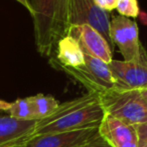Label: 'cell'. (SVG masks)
<instances>
[{"label":"cell","mask_w":147,"mask_h":147,"mask_svg":"<svg viewBox=\"0 0 147 147\" xmlns=\"http://www.w3.org/2000/svg\"><path fill=\"white\" fill-rule=\"evenodd\" d=\"M99 134L112 147H137L139 137L136 127L111 115L105 114L98 127Z\"/></svg>","instance_id":"obj_9"},{"label":"cell","mask_w":147,"mask_h":147,"mask_svg":"<svg viewBox=\"0 0 147 147\" xmlns=\"http://www.w3.org/2000/svg\"><path fill=\"white\" fill-rule=\"evenodd\" d=\"M98 133V127L75 131L34 135L26 141L24 147H74L87 141Z\"/></svg>","instance_id":"obj_11"},{"label":"cell","mask_w":147,"mask_h":147,"mask_svg":"<svg viewBox=\"0 0 147 147\" xmlns=\"http://www.w3.org/2000/svg\"><path fill=\"white\" fill-rule=\"evenodd\" d=\"M10 105H11L10 102H6V101H4V100H0V111H6V112H7L10 108Z\"/></svg>","instance_id":"obj_19"},{"label":"cell","mask_w":147,"mask_h":147,"mask_svg":"<svg viewBox=\"0 0 147 147\" xmlns=\"http://www.w3.org/2000/svg\"><path fill=\"white\" fill-rule=\"evenodd\" d=\"M145 23H146V24H147V21H146V22H145Z\"/></svg>","instance_id":"obj_24"},{"label":"cell","mask_w":147,"mask_h":147,"mask_svg":"<svg viewBox=\"0 0 147 147\" xmlns=\"http://www.w3.org/2000/svg\"><path fill=\"white\" fill-rule=\"evenodd\" d=\"M68 34L77 39L83 52L103 60L108 64L113 60L110 45L103 37V35L92 26L87 24L71 26L68 31Z\"/></svg>","instance_id":"obj_8"},{"label":"cell","mask_w":147,"mask_h":147,"mask_svg":"<svg viewBox=\"0 0 147 147\" xmlns=\"http://www.w3.org/2000/svg\"><path fill=\"white\" fill-rule=\"evenodd\" d=\"M38 120H19L0 115V147L25 143L36 134Z\"/></svg>","instance_id":"obj_10"},{"label":"cell","mask_w":147,"mask_h":147,"mask_svg":"<svg viewBox=\"0 0 147 147\" xmlns=\"http://www.w3.org/2000/svg\"><path fill=\"white\" fill-rule=\"evenodd\" d=\"M135 127L137 130L139 139H142L147 142V123L139 124V125H136Z\"/></svg>","instance_id":"obj_18"},{"label":"cell","mask_w":147,"mask_h":147,"mask_svg":"<svg viewBox=\"0 0 147 147\" xmlns=\"http://www.w3.org/2000/svg\"><path fill=\"white\" fill-rule=\"evenodd\" d=\"M140 93H141L142 97H143L144 101L147 103V88L146 89H143V90H140Z\"/></svg>","instance_id":"obj_21"},{"label":"cell","mask_w":147,"mask_h":147,"mask_svg":"<svg viewBox=\"0 0 147 147\" xmlns=\"http://www.w3.org/2000/svg\"><path fill=\"white\" fill-rule=\"evenodd\" d=\"M57 65L68 68H80L85 65L84 52L76 38L67 34L57 44Z\"/></svg>","instance_id":"obj_12"},{"label":"cell","mask_w":147,"mask_h":147,"mask_svg":"<svg viewBox=\"0 0 147 147\" xmlns=\"http://www.w3.org/2000/svg\"><path fill=\"white\" fill-rule=\"evenodd\" d=\"M7 112L9 113L8 115L19 120H37L29 97L16 99L11 103Z\"/></svg>","instance_id":"obj_14"},{"label":"cell","mask_w":147,"mask_h":147,"mask_svg":"<svg viewBox=\"0 0 147 147\" xmlns=\"http://www.w3.org/2000/svg\"><path fill=\"white\" fill-rule=\"evenodd\" d=\"M26 143V142H25ZM25 143H22V144H18V145H13V146H7V147H24Z\"/></svg>","instance_id":"obj_23"},{"label":"cell","mask_w":147,"mask_h":147,"mask_svg":"<svg viewBox=\"0 0 147 147\" xmlns=\"http://www.w3.org/2000/svg\"><path fill=\"white\" fill-rule=\"evenodd\" d=\"M96 5L105 11H111L115 9L117 0H94Z\"/></svg>","instance_id":"obj_17"},{"label":"cell","mask_w":147,"mask_h":147,"mask_svg":"<svg viewBox=\"0 0 147 147\" xmlns=\"http://www.w3.org/2000/svg\"><path fill=\"white\" fill-rule=\"evenodd\" d=\"M16 1L19 2L21 5H23L24 7L28 10V12L31 14V7H30V4H29V1H28V0H16Z\"/></svg>","instance_id":"obj_20"},{"label":"cell","mask_w":147,"mask_h":147,"mask_svg":"<svg viewBox=\"0 0 147 147\" xmlns=\"http://www.w3.org/2000/svg\"><path fill=\"white\" fill-rule=\"evenodd\" d=\"M110 15L101 9L94 0H68V23L71 26H92L103 35L111 49L114 44L110 38Z\"/></svg>","instance_id":"obj_6"},{"label":"cell","mask_w":147,"mask_h":147,"mask_svg":"<svg viewBox=\"0 0 147 147\" xmlns=\"http://www.w3.org/2000/svg\"><path fill=\"white\" fill-rule=\"evenodd\" d=\"M110 38L118 46L124 61L147 62V53L139 40L138 25L134 20L122 15L113 17L110 22Z\"/></svg>","instance_id":"obj_5"},{"label":"cell","mask_w":147,"mask_h":147,"mask_svg":"<svg viewBox=\"0 0 147 147\" xmlns=\"http://www.w3.org/2000/svg\"><path fill=\"white\" fill-rule=\"evenodd\" d=\"M85 65L80 68H68L57 65L76 81L81 83L88 92L101 94L116 87V81L109 64L84 52Z\"/></svg>","instance_id":"obj_4"},{"label":"cell","mask_w":147,"mask_h":147,"mask_svg":"<svg viewBox=\"0 0 147 147\" xmlns=\"http://www.w3.org/2000/svg\"><path fill=\"white\" fill-rule=\"evenodd\" d=\"M6 147H7V146H6Z\"/></svg>","instance_id":"obj_25"},{"label":"cell","mask_w":147,"mask_h":147,"mask_svg":"<svg viewBox=\"0 0 147 147\" xmlns=\"http://www.w3.org/2000/svg\"><path fill=\"white\" fill-rule=\"evenodd\" d=\"M34 37L41 56L51 57L57 42L68 34V0H28Z\"/></svg>","instance_id":"obj_2"},{"label":"cell","mask_w":147,"mask_h":147,"mask_svg":"<svg viewBox=\"0 0 147 147\" xmlns=\"http://www.w3.org/2000/svg\"><path fill=\"white\" fill-rule=\"evenodd\" d=\"M116 81V89L143 90L147 88V62L112 60L109 63Z\"/></svg>","instance_id":"obj_7"},{"label":"cell","mask_w":147,"mask_h":147,"mask_svg":"<svg viewBox=\"0 0 147 147\" xmlns=\"http://www.w3.org/2000/svg\"><path fill=\"white\" fill-rule=\"evenodd\" d=\"M29 99L37 120L49 117L59 106V101L51 95H44L40 93V94L30 96Z\"/></svg>","instance_id":"obj_13"},{"label":"cell","mask_w":147,"mask_h":147,"mask_svg":"<svg viewBox=\"0 0 147 147\" xmlns=\"http://www.w3.org/2000/svg\"><path fill=\"white\" fill-rule=\"evenodd\" d=\"M105 114L129 125L147 123V103L139 90L110 89L99 94Z\"/></svg>","instance_id":"obj_3"},{"label":"cell","mask_w":147,"mask_h":147,"mask_svg":"<svg viewBox=\"0 0 147 147\" xmlns=\"http://www.w3.org/2000/svg\"><path fill=\"white\" fill-rule=\"evenodd\" d=\"M137 147H147V142L144 141V140H142V139H139Z\"/></svg>","instance_id":"obj_22"},{"label":"cell","mask_w":147,"mask_h":147,"mask_svg":"<svg viewBox=\"0 0 147 147\" xmlns=\"http://www.w3.org/2000/svg\"><path fill=\"white\" fill-rule=\"evenodd\" d=\"M116 9H117L119 15L125 16L128 18H135L140 14L137 0H117Z\"/></svg>","instance_id":"obj_15"},{"label":"cell","mask_w":147,"mask_h":147,"mask_svg":"<svg viewBox=\"0 0 147 147\" xmlns=\"http://www.w3.org/2000/svg\"><path fill=\"white\" fill-rule=\"evenodd\" d=\"M104 115L99 95L87 92L80 97L59 103L53 114L38 120L34 135L96 128L99 127Z\"/></svg>","instance_id":"obj_1"},{"label":"cell","mask_w":147,"mask_h":147,"mask_svg":"<svg viewBox=\"0 0 147 147\" xmlns=\"http://www.w3.org/2000/svg\"><path fill=\"white\" fill-rule=\"evenodd\" d=\"M74 147H112V146L99 134L98 131V133L93 136L92 138H90L87 141L82 142L81 144Z\"/></svg>","instance_id":"obj_16"}]
</instances>
